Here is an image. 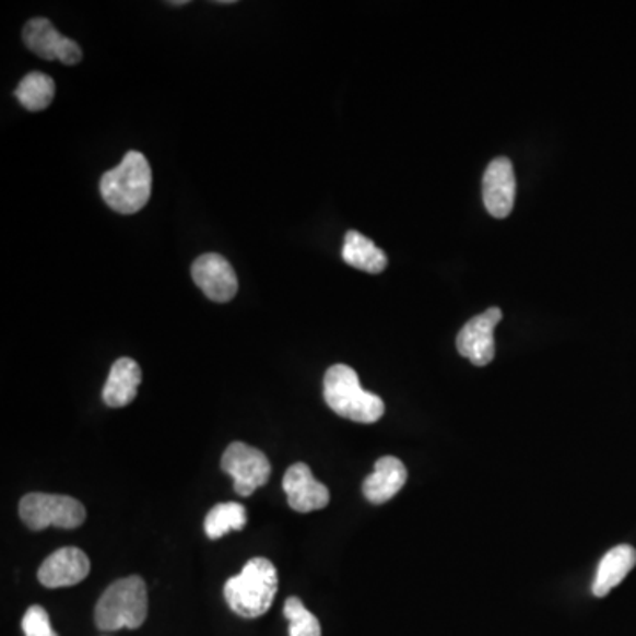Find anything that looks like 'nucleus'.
<instances>
[{"mask_svg":"<svg viewBox=\"0 0 636 636\" xmlns=\"http://www.w3.org/2000/svg\"><path fill=\"white\" fill-rule=\"evenodd\" d=\"M153 172L148 157L139 151H130L114 170L102 177V197L108 208L119 214L142 211L151 199Z\"/></svg>","mask_w":636,"mask_h":636,"instance_id":"obj_2","label":"nucleus"},{"mask_svg":"<svg viewBox=\"0 0 636 636\" xmlns=\"http://www.w3.org/2000/svg\"><path fill=\"white\" fill-rule=\"evenodd\" d=\"M222 469L234 480V488L240 497L254 495L255 490L263 486L271 478L268 457L245 443H234L226 448Z\"/></svg>","mask_w":636,"mask_h":636,"instance_id":"obj_6","label":"nucleus"},{"mask_svg":"<svg viewBox=\"0 0 636 636\" xmlns=\"http://www.w3.org/2000/svg\"><path fill=\"white\" fill-rule=\"evenodd\" d=\"M246 521H248V513L243 504H216L208 513V517L203 521V529H205L209 540H220L232 530L245 529Z\"/></svg>","mask_w":636,"mask_h":636,"instance_id":"obj_18","label":"nucleus"},{"mask_svg":"<svg viewBox=\"0 0 636 636\" xmlns=\"http://www.w3.org/2000/svg\"><path fill=\"white\" fill-rule=\"evenodd\" d=\"M22 629H24L25 636H59L51 627L47 610L39 604H34L25 612L24 619H22Z\"/></svg>","mask_w":636,"mask_h":636,"instance_id":"obj_20","label":"nucleus"},{"mask_svg":"<svg viewBox=\"0 0 636 636\" xmlns=\"http://www.w3.org/2000/svg\"><path fill=\"white\" fill-rule=\"evenodd\" d=\"M286 621L291 624L288 636H322V627L314 613L306 609L299 598H288L283 606Z\"/></svg>","mask_w":636,"mask_h":636,"instance_id":"obj_19","label":"nucleus"},{"mask_svg":"<svg viewBox=\"0 0 636 636\" xmlns=\"http://www.w3.org/2000/svg\"><path fill=\"white\" fill-rule=\"evenodd\" d=\"M342 257L352 268L369 274H378L388 268V257L382 249L378 248L374 240L355 231L346 232Z\"/></svg>","mask_w":636,"mask_h":636,"instance_id":"obj_16","label":"nucleus"},{"mask_svg":"<svg viewBox=\"0 0 636 636\" xmlns=\"http://www.w3.org/2000/svg\"><path fill=\"white\" fill-rule=\"evenodd\" d=\"M89 572H91V561L85 552L74 546H64L45 558V563L37 572V578L42 581V586L48 589H60V587L76 586L87 578Z\"/></svg>","mask_w":636,"mask_h":636,"instance_id":"obj_11","label":"nucleus"},{"mask_svg":"<svg viewBox=\"0 0 636 636\" xmlns=\"http://www.w3.org/2000/svg\"><path fill=\"white\" fill-rule=\"evenodd\" d=\"M288 506L297 513H311L328 506L329 490L326 484L318 483L306 463H295L283 478Z\"/></svg>","mask_w":636,"mask_h":636,"instance_id":"obj_12","label":"nucleus"},{"mask_svg":"<svg viewBox=\"0 0 636 636\" xmlns=\"http://www.w3.org/2000/svg\"><path fill=\"white\" fill-rule=\"evenodd\" d=\"M503 318L498 308H490L484 314L471 318L458 332L457 349L472 365L486 366L494 361V329Z\"/></svg>","mask_w":636,"mask_h":636,"instance_id":"obj_8","label":"nucleus"},{"mask_svg":"<svg viewBox=\"0 0 636 636\" xmlns=\"http://www.w3.org/2000/svg\"><path fill=\"white\" fill-rule=\"evenodd\" d=\"M323 400L332 412L355 423H377L386 412L382 398L361 388L355 369L334 365L323 377Z\"/></svg>","mask_w":636,"mask_h":636,"instance_id":"obj_3","label":"nucleus"},{"mask_svg":"<svg viewBox=\"0 0 636 636\" xmlns=\"http://www.w3.org/2000/svg\"><path fill=\"white\" fill-rule=\"evenodd\" d=\"M407 483V469L403 461L394 457H382L375 461L374 474L363 483V494L372 504L391 500Z\"/></svg>","mask_w":636,"mask_h":636,"instance_id":"obj_13","label":"nucleus"},{"mask_svg":"<svg viewBox=\"0 0 636 636\" xmlns=\"http://www.w3.org/2000/svg\"><path fill=\"white\" fill-rule=\"evenodd\" d=\"M140 382H142V369L139 363L130 357H120L111 366L110 375L103 388V400L106 405L114 409L130 405L137 398Z\"/></svg>","mask_w":636,"mask_h":636,"instance_id":"obj_14","label":"nucleus"},{"mask_svg":"<svg viewBox=\"0 0 636 636\" xmlns=\"http://www.w3.org/2000/svg\"><path fill=\"white\" fill-rule=\"evenodd\" d=\"M14 96L28 111L45 110L56 96V82L48 74L34 71L22 79Z\"/></svg>","mask_w":636,"mask_h":636,"instance_id":"obj_17","label":"nucleus"},{"mask_svg":"<svg viewBox=\"0 0 636 636\" xmlns=\"http://www.w3.org/2000/svg\"><path fill=\"white\" fill-rule=\"evenodd\" d=\"M191 276L200 291L214 303H228L236 297L239 288L236 271L222 255L205 254L199 257L191 268Z\"/></svg>","mask_w":636,"mask_h":636,"instance_id":"obj_9","label":"nucleus"},{"mask_svg":"<svg viewBox=\"0 0 636 636\" xmlns=\"http://www.w3.org/2000/svg\"><path fill=\"white\" fill-rule=\"evenodd\" d=\"M19 509L20 518L31 530L76 529L87 517L83 504L68 495L28 494L20 500Z\"/></svg>","mask_w":636,"mask_h":636,"instance_id":"obj_5","label":"nucleus"},{"mask_svg":"<svg viewBox=\"0 0 636 636\" xmlns=\"http://www.w3.org/2000/svg\"><path fill=\"white\" fill-rule=\"evenodd\" d=\"M24 43L28 50L45 60H60L62 64L74 66L82 60V48L70 37L62 36L50 20L33 19L24 27Z\"/></svg>","mask_w":636,"mask_h":636,"instance_id":"obj_7","label":"nucleus"},{"mask_svg":"<svg viewBox=\"0 0 636 636\" xmlns=\"http://www.w3.org/2000/svg\"><path fill=\"white\" fill-rule=\"evenodd\" d=\"M223 592L232 612L239 617H262L276 598V567L269 558H251L239 575L228 578Z\"/></svg>","mask_w":636,"mask_h":636,"instance_id":"obj_1","label":"nucleus"},{"mask_svg":"<svg viewBox=\"0 0 636 636\" xmlns=\"http://www.w3.org/2000/svg\"><path fill=\"white\" fill-rule=\"evenodd\" d=\"M636 566V550L629 544H619L615 549L610 550L609 554L601 558L596 580L592 584V592L598 598L609 594L610 590L627 577Z\"/></svg>","mask_w":636,"mask_h":636,"instance_id":"obj_15","label":"nucleus"},{"mask_svg":"<svg viewBox=\"0 0 636 636\" xmlns=\"http://www.w3.org/2000/svg\"><path fill=\"white\" fill-rule=\"evenodd\" d=\"M148 619V586L139 575L120 578L97 601L94 621L102 632L137 629Z\"/></svg>","mask_w":636,"mask_h":636,"instance_id":"obj_4","label":"nucleus"},{"mask_svg":"<svg viewBox=\"0 0 636 636\" xmlns=\"http://www.w3.org/2000/svg\"><path fill=\"white\" fill-rule=\"evenodd\" d=\"M517 179L507 157H495L484 172L483 200L486 211L498 220L509 216L515 205Z\"/></svg>","mask_w":636,"mask_h":636,"instance_id":"obj_10","label":"nucleus"},{"mask_svg":"<svg viewBox=\"0 0 636 636\" xmlns=\"http://www.w3.org/2000/svg\"><path fill=\"white\" fill-rule=\"evenodd\" d=\"M170 5H186L188 4V0H174V2H168Z\"/></svg>","mask_w":636,"mask_h":636,"instance_id":"obj_21","label":"nucleus"}]
</instances>
